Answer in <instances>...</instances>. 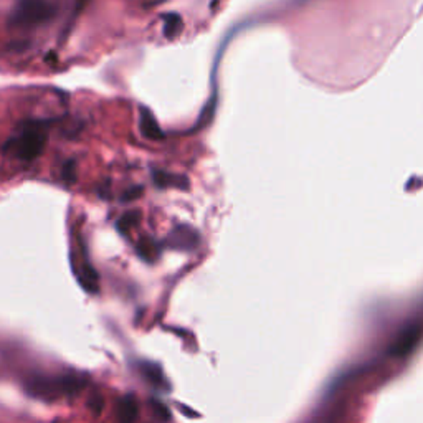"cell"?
Segmentation results:
<instances>
[{"instance_id":"obj_10","label":"cell","mask_w":423,"mask_h":423,"mask_svg":"<svg viewBox=\"0 0 423 423\" xmlns=\"http://www.w3.org/2000/svg\"><path fill=\"white\" fill-rule=\"evenodd\" d=\"M138 255L141 256L144 262L152 263V262H156L157 256H159V246H157L156 243L151 240V238L144 237L138 243Z\"/></svg>"},{"instance_id":"obj_5","label":"cell","mask_w":423,"mask_h":423,"mask_svg":"<svg viewBox=\"0 0 423 423\" xmlns=\"http://www.w3.org/2000/svg\"><path fill=\"white\" fill-rule=\"evenodd\" d=\"M139 129H141V134L144 138L152 139V141H161L164 139V133H162L159 123L154 118L149 107L141 106L139 107Z\"/></svg>"},{"instance_id":"obj_11","label":"cell","mask_w":423,"mask_h":423,"mask_svg":"<svg viewBox=\"0 0 423 423\" xmlns=\"http://www.w3.org/2000/svg\"><path fill=\"white\" fill-rule=\"evenodd\" d=\"M139 222V212L138 210H131L128 212V214H124L123 217L118 220V223H116V227H118V230L121 233L129 232Z\"/></svg>"},{"instance_id":"obj_8","label":"cell","mask_w":423,"mask_h":423,"mask_svg":"<svg viewBox=\"0 0 423 423\" xmlns=\"http://www.w3.org/2000/svg\"><path fill=\"white\" fill-rule=\"evenodd\" d=\"M152 181L159 188H188L187 177L177 174L164 172V170H152Z\"/></svg>"},{"instance_id":"obj_4","label":"cell","mask_w":423,"mask_h":423,"mask_svg":"<svg viewBox=\"0 0 423 423\" xmlns=\"http://www.w3.org/2000/svg\"><path fill=\"white\" fill-rule=\"evenodd\" d=\"M200 243V235L197 230H193L192 227L187 225H179L175 227L172 232L169 233V237L165 238V245L169 248L181 250V251H191L195 250Z\"/></svg>"},{"instance_id":"obj_6","label":"cell","mask_w":423,"mask_h":423,"mask_svg":"<svg viewBox=\"0 0 423 423\" xmlns=\"http://www.w3.org/2000/svg\"><path fill=\"white\" fill-rule=\"evenodd\" d=\"M139 415V405L134 395H126L119 399L116 405V422L118 423H136Z\"/></svg>"},{"instance_id":"obj_2","label":"cell","mask_w":423,"mask_h":423,"mask_svg":"<svg viewBox=\"0 0 423 423\" xmlns=\"http://www.w3.org/2000/svg\"><path fill=\"white\" fill-rule=\"evenodd\" d=\"M47 121H27L19 128V133L8 139L3 149L20 161H35L47 146Z\"/></svg>"},{"instance_id":"obj_12","label":"cell","mask_w":423,"mask_h":423,"mask_svg":"<svg viewBox=\"0 0 423 423\" xmlns=\"http://www.w3.org/2000/svg\"><path fill=\"white\" fill-rule=\"evenodd\" d=\"M61 177L66 182H75L76 179V162L75 161H66L65 165L61 169Z\"/></svg>"},{"instance_id":"obj_3","label":"cell","mask_w":423,"mask_h":423,"mask_svg":"<svg viewBox=\"0 0 423 423\" xmlns=\"http://www.w3.org/2000/svg\"><path fill=\"white\" fill-rule=\"evenodd\" d=\"M55 7L48 0H20L10 15L13 27H35L52 20Z\"/></svg>"},{"instance_id":"obj_9","label":"cell","mask_w":423,"mask_h":423,"mask_svg":"<svg viewBox=\"0 0 423 423\" xmlns=\"http://www.w3.org/2000/svg\"><path fill=\"white\" fill-rule=\"evenodd\" d=\"M184 29V20L179 13H168L164 15V37L172 40L181 34Z\"/></svg>"},{"instance_id":"obj_7","label":"cell","mask_w":423,"mask_h":423,"mask_svg":"<svg viewBox=\"0 0 423 423\" xmlns=\"http://www.w3.org/2000/svg\"><path fill=\"white\" fill-rule=\"evenodd\" d=\"M138 371L142 376V379L147 382V384L156 387V389H165V377L162 369L157 366L154 362H139L138 364Z\"/></svg>"},{"instance_id":"obj_13","label":"cell","mask_w":423,"mask_h":423,"mask_svg":"<svg viewBox=\"0 0 423 423\" xmlns=\"http://www.w3.org/2000/svg\"><path fill=\"white\" fill-rule=\"evenodd\" d=\"M151 405H152V408H154L156 417L159 418L161 422H169L170 420V412H169V408L165 407L164 403L157 402V400H152Z\"/></svg>"},{"instance_id":"obj_15","label":"cell","mask_w":423,"mask_h":423,"mask_svg":"<svg viewBox=\"0 0 423 423\" xmlns=\"http://www.w3.org/2000/svg\"><path fill=\"white\" fill-rule=\"evenodd\" d=\"M89 407H91L93 410L96 412V413H98V412H101V408H103V399H101V395H100V397H98V395H94L91 402H89Z\"/></svg>"},{"instance_id":"obj_14","label":"cell","mask_w":423,"mask_h":423,"mask_svg":"<svg viewBox=\"0 0 423 423\" xmlns=\"http://www.w3.org/2000/svg\"><path fill=\"white\" fill-rule=\"evenodd\" d=\"M142 191H144V188H142L141 186L131 187V188H129V191H126V192L123 193V197H121V200H123V202H133V200H136V199H139V197L142 195Z\"/></svg>"},{"instance_id":"obj_1","label":"cell","mask_w":423,"mask_h":423,"mask_svg":"<svg viewBox=\"0 0 423 423\" xmlns=\"http://www.w3.org/2000/svg\"><path fill=\"white\" fill-rule=\"evenodd\" d=\"M87 385V379L80 373H63V376H31L25 380V392L31 397L47 400H53L65 397V395L80 394Z\"/></svg>"}]
</instances>
